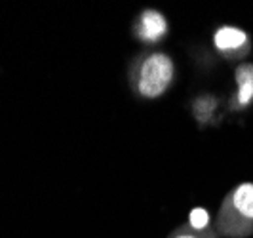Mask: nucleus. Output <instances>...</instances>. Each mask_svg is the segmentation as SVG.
I'll return each instance as SVG.
<instances>
[{
  "mask_svg": "<svg viewBox=\"0 0 253 238\" xmlns=\"http://www.w3.org/2000/svg\"><path fill=\"white\" fill-rule=\"evenodd\" d=\"M219 229L227 237H246L253 231V183H244L227 196L219 213Z\"/></svg>",
  "mask_w": 253,
  "mask_h": 238,
  "instance_id": "obj_1",
  "label": "nucleus"
},
{
  "mask_svg": "<svg viewBox=\"0 0 253 238\" xmlns=\"http://www.w3.org/2000/svg\"><path fill=\"white\" fill-rule=\"evenodd\" d=\"M173 80V61L166 53H152L141 63L137 92L143 97H160Z\"/></svg>",
  "mask_w": 253,
  "mask_h": 238,
  "instance_id": "obj_2",
  "label": "nucleus"
},
{
  "mask_svg": "<svg viewBox=\"0 0 253 238\" xmlns=\"http://www.w3.org/2000/svg\"><path fill=\"white\" fill-rule=\"evenodd\" d=\"M135 33L145 42H156L168 33V21L160 12L156 10H145L137 19Z\"/></svg>",
  "mask_w": 253,
  "mask_h": 238,
  "instance_id": "obj_3",
  "label": "nucleus"
},
{
  "mask_svg": "<svg viewBox=\"0 0 253 238\" xmlns=\"http://www.w3.org/2000/svg\"><path fill=\"white\" fill-rule=\"evenodd\" d=\"M213 42L223 55H238L248 50V35L236 27H221L213 37Z\"/></svg>",
  "mask_w": 253,
  "mask_h": 238,
  "instance_id": "obj_4",
  "label": "nucleus"
},
{
  "mask_svg": "<svg viewBox=\"0 0 253 238\" xmlns=\"http://www.w3.org/2000/svg\"><path fill=\"white\" fill-rule=\"evenodd\" d=\"M236 84H238V105L246 107L253 101V65H240L236 69Z\"/></svg>",
  "mask_w": 253,
  "mask_h": 238,
  "instance_id": "obj_5",
  "label": "nucleus"
},
{
  "mask_svg": "<svg viewBox=\"0 0 253 238\" xmlns=\"http://www.w3.org/2000/svg\"><path fill=\"white\" fill-rule=\"evenodd\" d=\"M213 109H215V99H211L208 95L194 101V114H196V118L200 122H208L211 113H213Z\"/></svg>",
  "mask_w": 253,
  "mask_h": 238,
  "instance_id": "obj_6",
  "label": "nucleus"
},
{
  "mask_svg": "<svg viewBox=\"0 0 253 238\" xmlns=\"http://www.w3.org/2000/svg\"><path fill=\"white\" fill-rule=\"evenodd\" d=\"M189 223L194 231H204L206 227L210 225V215H208V212H206L204 208H194V210L190 212Z\"/></svg>",
  "mask_w": 253,
  "mask_h": 238,
  "instance_id": "obj_7",
  "label": "nucleus"
},
{
  "mask_svg": "<svg viewBox=\"0 0 253 238\" xmlns=\"http://www.w3.org/2000/svg\"><path fill=\"white\" fill-rule=\"evenodd\" d=\"M177 238H198L196 235H179Z\"/></svg>",
  "mask_w": 253,
  "mask_h": 238,
  "instance_id": "obj_8",
  "label": "nucleus"
}]
</instances>
